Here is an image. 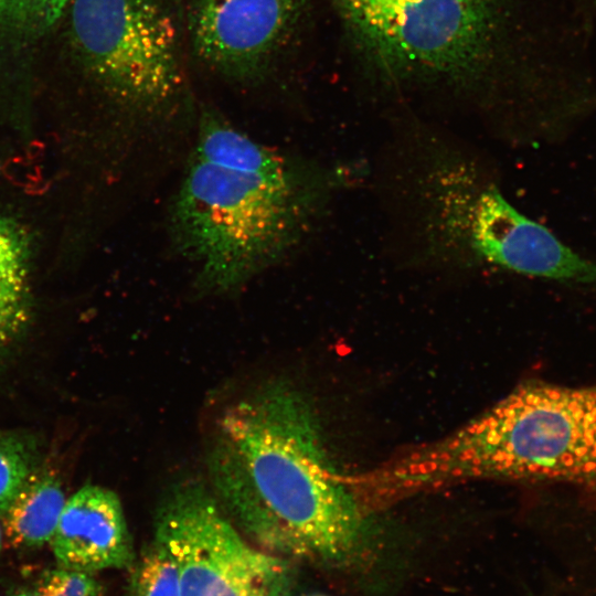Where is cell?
Listing matches in <instances>:
<instances>
[{"instance_id":"obj_1","label":"cell","mask_w":596,"mask_h":596,"mask_svg":"<svg viewBox=\"0 0 596 596\" xmlns=\"http://www.w3.org/2000/svg\"><path fill=\"white\" fill-rule=\"evenodd\" d=\"M210 489L256 546L291 562L338 565L365 535V510L331 465L306 395L273 379L216 417Z\"/></svg>"},{"instance_id":"obj_2","label":"cell","mask_w":596,"mask_h":596,"mask_svg":"<svg viewBox=\"0 0 596 596\" xmlns=\"http://www.w3.org/2000/svg\"><path fill=\"white\" fill-rule=\"evenodd\" d=\"M329 177L304 167L274 178L194 157L171 206L177 249L211 294L234 291L285 256L309 230Z\"/></svg>"},{"instance_id":"obj_3","label":"cell","mask_w":596,"mask_h":596,"mask_svg":"<svg viewBox=\"0 0 596 596\" xmlns=\"http://www.w3.org/2000/svg\"><path fill=\"white\" fill-rule=\"evenodd\" d=\"M418 468L434 488L503 479L596 489V385L522 384L458 430L424 445Z\"/></svg>"},{"instance_id":"obj_4","label":"cell","mask_w":596,"mask_h":596,"mask_svg":"<svg viewBox=\"0 0 596 596\" xmlns=\"http://www.w3.org/2000/svg\"><path fill=\"white\" fill-rule=\"evenodd\" d=\"M331 1L365 56L398 79H469L494 57L500 0Z\"/></svg>"},{"instance_id":"obj_5","label":"cell","mask_w":596,"mask_h":596,"mask_svg":"<svg viewBox=\"0 0 596 596\" xmlns=\"http://www.w3.org/2000/svg\"><path fill=\"white\" fill-rule=\"evenodd\" d=\"M72 39L94 82L118 103L159 114L185 87L173 0H72Z\"/></svg>"},{"instance_id":"obj_6","label":"cell","mask_w":596,"mask_h":596,"mask_svg":"<svg viewBox=\"0 0 596 596\" xmlns=\"http://www.w3.org/2000/svg\"><path fill=\"white\" fill-rule=\"evenodd\" d=\"M152 539L178 565L181 596H290L295 587L294 562L251 542L200 482L161 499Z\"/></svg>"},{"instance_id":"obj_7","label":"cell","mask_w":596,"mask_h":596,"mask_svg":"<svg viewBox=\"0 0 596 596\" xmlns=\"http://www.w3.org/2000/svg\"><path fill=\"white\" fill-rule=\"evenodd\" d=\"M429 182L437 234L472 259L539 277L554 236L517 210L501 192L439 162Z\"/></svg>"},{"instance_id":"obj_8","label":"cell","mask_w":596,"mask_h":596,"mask_svg":"<svg viewBox=\"0 0 596 596\" xmlns=\"http://www.w3.org/2000/svg\"><path fill=\"white\" fill-rule=\"evenodd\" d=\"M305 0H187L191 50L207 70L255 84L283 62L302 21Z\"/></svg>"},{"instance_id":"obj_9","label":"cell","mask_w":596,"mask_h":596,"mask_svg":"<svg viewBox=\"0 0 596 596\" xmlns=\"http://www.w3.org/2000/svg\"><path fill=\"white\" fill-rule=\"evenodd\" d=\"M50 544L56 566L95 574L130 570L137 558L118 496L97 485L66 500Z\"/></svg>"},{"instance_id":"obj_10","label":"cell","mask_w":596,"mask_h":596,"mask_svg":"<svg viewBox=\"0 0 596 596\" xmlns=\"http://www.w3.org/2000/svg\"><path fill=\"white\" fill-rule=\"evenodd\" d=\"M193 157L221 168L274 178L304 168L238 130L214 110L201 115Z\"/></svg>"},{"instance_id":"obj_11","label":"cell","mask_w":596,"mask_h":596,"mask_svg":"<svg viewBox=\"0 0 596 596\" xmlns=\"http://www.w3.org/2000/svg\"><path fill=\"white\" fill-rule=\"evenodd\" d=\"M65 502L57 476L38 467L1 515L4 539L15 549L50 543Z\"/></svg>"},{"instance_id":"obj_12","label":"cell","mask_w":596,"mask_h":596,"mask_svg":"<svg viewBox=\"0 0 596 596\" xmlns=\"http://www.w3.org/2000/svg\"><path fill=\"white\" fill-rule=\"evenodd\" d=\"M29 256L23 230L0 214V363L31 318Z\"/></svg>"},{"instance_id":"obj_13","label":"cell","mask_w":596,"mask_h":596,"mask_svg":"<svg viewBox=\"0 0 596 596\" xmlns=\"http://www.w3.org/2000/svg\"><path fill=\"white\" fill-rule=\"evenodd\" d=\"M130 570L125 596H181L178 565L168 550L153 539Z\"/></svg>"},{"instance_id":"obj_14","label":"cell","mask_w":596,"mask_h":596,"mask_svg":"<svg viewBox=\"0 0 596 596\" xmlns=\"http://www.w3.org/2000/svg\"><path fill=\"white\" fill-rule=\"evenodd\" d=\"M38 467L35 443L26 435L0 429V515Z\"/></svg>"},{"instance_id":"obj_15","label":"cell","mask_w":596,"mask_h":596,"mask_svg":"<svg viewBox=\"0 0 596 596\" xmlns=\"http://www.w3.org/2000/svg\"><path fill=\"white\" fill-rule=\"evenodd\" d=\"M72 0H0V21L24 35H41L68 9Z\"/></svg>"},{"instance_id":"obj_16","label":"cell","mask_w":596,"mask_h":596,"mask_svg":"<svg viewBox=\"0 0 596 596\" xmlns=\"http://www.w3.org/2000/svg\"><path fill=\"white\" fill-rule=\"evenodd\" d=\"M33 588L41 596H104L95 573L61 566L43 572Z\"/></svg>"},{"instance_id":"obj_17","label":"cell","mask_w":596,"mask_h":596,"mask_svg":"<svg viewBox=\"0 0 596 596\" xmlns=\"http://www.w3.org/2000/svg\"><path fill=\"white\" fill-rule=\"evenodd\" d=\"M11 596H41L33 587L31 588H20L14 592Z\"/></svg>"},{"instance_id":"obj_18","label":"cell","mask_w":596,"mask_h":596,"mask_svg":"<svg viewBox=\"0 0 596 596\" xmlns=\"http://www.w3.org/2000/svg\"><path fill=\"white\" fill-rule=\"evenodd\" d=\"M3 541H4V534H3L2 525L0 524V551L2 550Z\"/></svg>"}]
</instances>
